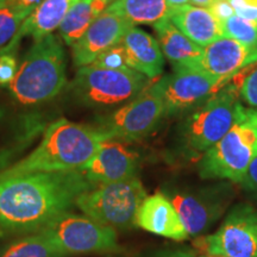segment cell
Here are the masks:
<instances>
[{
    "mask_svg": "<svg viewBox=\"0 0 257 257\" xmlns=\"http://www.w3.org/2000/svg\"><path fill=\"white\" fill-rule=\"evenodd\" d=\"M216 2L217 0H189V3H191L192 5L199 6V8H205V9H210Z\"/></svg>",
    "mask_w": 257,
    "mask_h": 257,
    "instance_id": "cell-33",
    "label": "cell"
},
{
    "mask_svg": "<svg viewBox=\"0 0 257 257\" xmlns=\"http://www.w3.org/2000/svg\"><path fill=\"white\" fill-rule=\"evenodd\" d=\"M136 226L154 234L174 240H185L189 237L178 211L162 193L149 195L138 208Z\"/></svg>",
    "mask_w": 257,
    "mask_h": 257,
    "instance_id": "cell-16",
    "label": "cell"
},
{
    "mask_svg": "<svg viewBox=\"0 0 257 257\" xmlns=\"http://www.w3.org/2000/svg\"><path fill=\"white\" fill-rule=\"evenodd\" d=\"M168 18L182 34L200 47L224 37L221 22L208 9L192 4L182 5L170 10Z\"/></svg>",
    "mask_w": 257,
    "mask_h": 257,
    "instance_id": "cell-20",
    "label": "cell"
},
{
    "mask_svg": "<svg viewBox=\"0 0 257 257\" xmlns=\"http://www.w3.org/2000/svg\"><path fill=\"white\" fill-rule=\"evenodd\" d=\"M221 29L224 37L232 38L249 46L257 44V22L233 15L221 22Z\"/></svg>",
    "mask_w": 257,
    "mask_h": 257,
    "instance_id": "cell-26",
    "label": "cell"
},
{
    "mask_svg": "<svg viewBox=\"0 0 257 257\" xmlns=\"http://www.w3.org/2000/svg\"><path fill=\"white\" fill-rule=\"evenodd\" d=\"M79 0H43L25 19L17 34L0 53H14L24 37L31 36L35 41L49 35L62 23L70 9Z\"/></svg>",
    "mask_w": 257,
    "mask_h": 257,
    "instance_id": "cell-19",
    "label": "cell"
},
{
    "mask_svg": "<svg viewBox=\"0 0 257 257\" xmlns=\"http://www.w3.org/2000/svg\"><path fill=\"white\" fill-rule=\"evenodd\" d=\"M230 83L238 91L242 102L248 105V107L257 110V62L239 70L233 75Z\"/></svg>",
    "mask_w": 257,
    "mask_h": 257,
    "instance_id": "cell-25",
    "label": "cell"
},
{
    "mask_svg": "<svg viewBox=\"0 0 257 257\" xmlns=\"http://www.w3.org/2000/svg\"><path fill=\"white\" fill-rule=\"evenodd\" d=\"M15 2L17 3L19 6H22V8L30 10L32 12L42 2H43V0H15Z\"/></svg>",
    "mask_w": 257,
    "mask_h": 257,
    "instance_id": "cell-32",
    "label": "cell"
},
{
    "mask_svg": "<svg viewBox=\"0 0 257 257\" xmlns=\"http://www.w3.org/2000/svg\"><path fill=\"white\" fill-rule=\"evenodd\" d=\"M148 197L140 179L92 185L76 199L75 206L96 223L124 230L134 226L141 204Z\"/></svg>",
    "mask_w": 257,
    "mask_h": 257,
    "instance_id": "cell-6",
    "label": "cell"
},
{
    "mask_svg": "<svg viewBox=\"0 0 257 257\" xmlns=\"http://www.w3.org/2000/svg\"><path fill=\"white\" fill-rule=\"evenodd\" d=\"M91 186L80 170L0 175V232L40 231Z\"/></svg>",
    "mask_w": 257,
    "mask_h": 257,
    "instance_id": "cell-1",
    "label": "cell"
},
{
    "mask_svg": "<svg viewBox=\"0 0 257 257\" xmlns=\"http://www.w3.org/2000/svg\"><path fill=\"white\" fill-rule=\"evenodd\" d=\"M239 17L257 22V0H227Z\"/></svg>",
    "mask_w": 257,
    "mask_h": 257,
    "instance_id": "cell-29",
    "label": "cell"
},
{
    "mask_svg": "<svg viewBox=\"0 0 257 257\" xmlns=\"http://www.w3.org/2000/svg\"><path fill=\"white\" fill-rule=\"evenodd\" d=\"M257 155V110L244 105L226 135L199 160L198 172L205 180L239 184Z\"/></svg>",
    "mask_w": 257,
    "mask_h": 257,
    "instance_id": "cell-5",
    "label": "cell"
},
{
    "mask_svg": "<svg viewBox=\"0 0 257 257\" xmlns=\"http://www.w3.org/2000/svg\"><path fill=\"white\" fill-rule=\"evenodd\" d=\"M239 185L245 189L246 192L252 193L257 195V155L253 157L251 162L244 174L242 181Z\"/></svg>",
    "mask_w": 257,
    "mask_h": 257,
    "instance_id": "cell-30",
    "label": "cell"
},
{
    "mask_svg": "<svg viewBox=\"0 0 257 257\" xmlns=\"http://www.w3.org/2000/svg\"><path fill=\"white\" fill-rule=\"evenodd\" d=\"M0 257H64L41 232L15 240L0 251Z\"/></svg>",
    "mask_w": 257,
    "mask_h": 257,
    "instance_id": "cell-23",
    "label": "cell"
},
{
    "mask_svg": "<svg viewBox=\"0 0 257 257\" xmlns=\"http://www.w3.org/2000/svg\"><path fill=\"white\" fill-rule=\"evenodd\" d=\"M169 5L166 0H114L106 11L115 14L131 24H155L169 17Z\"/></svg>",
    "mask_w": 257,
    "mask_h": 257,
    "instance_id": "cell-22",
    "label": "cell"
},
{
    "mask_svg": "<svg viewBox=\"0 0 257 257\" xmlns=\"http://www.w3.org/2000/svg\"><path fill=\"white\" fill-rule=\"evenodd\" d=\"M18 62L14 53H0V86H10L16 78Z\"/></svg>",
    "mask_w": 257,
    "mask_h": 257,
    "instance_id": "cell-28",
    "label": "cell"
},
{
    "mask_svg": "<svg viewBox=\"0 0 257 257\" xmlns=\"http://www.w3.org/2000/svg\"><path fill=\"white\" fill-rule=\"evenodd\" d=\"M231 80L219 79L201 69L174 70L157 81L166 115L185 113L224 88Z\"/></svg>",
    "mask_w": 257,
    "mask_h": 257,
    "instance_id": "cell-10",
    "label": "cell"
},
{
    "mask_svg": "<svg viewBox=\"0 0 257 257\" xmlns=\"http://www.w3.org/2000/svg\"><path fill=\"white\" fill-rule=\"evenodd\" d=\"M210 255L220 257H257V208L236 205L216 232L205 237Z\"/></svg>",
    "mask_w": 257,
    "mask_h": 257,
    "instance_id": "cell-11",
    "label": "cell"
},
{
    "mask_svg": "<svg viewBox=\"0 0 257 257\" xmlns=\"http://www.w3.org/2000/svg\"><path fill=\"white\" fill-rule=\"evenodd\" d=\"M165 115V102L155 82L95 126L108 140L133 142L152 134Z\"/></svg>",
    "mask_w": 257,
    "mask_h": 257,
    "instance_id": "cell-9",
    "label": "cell"
},
{
    "mask_svg": "<svg viewBox=\"0 0 257 257\" xmlns=\"http://www.w3.org/2000/svg\"><path fill=\"white\" fill-rule=\"evenodd\" d=\"M6 2H8V0H0V5H3V4H4V3H6Z\"/></svg>",
    "mask_w": 257,
    "mask_h": 257,
    "instance_id": "cell-36",
    "label": "cell"
},
{
    "mask_svg": "<svg viewBox=\"0 0 257 257\" xmlns=\"http://www.w3.org/2000/svg\"><path fill=\"white\" fill-rule=\"evenodd\" d=\"M226 185L214 186L200 191L175 192L169 200L178 211L189 236H198L210 229L229 205Z\"/></svg>",
    "mask_w": 257,
    "mask_h": 257,
    "instance_id": "cell-12",
    "label": "cell"
},
{
    "mask_svg": "<svg viewBox=\"0 0 257 257\" xmlns=\"http://www.w3.org/2000/svg\"><path fill=\"white\" fill-rule=\"evenodd\" d=\"M107 140L96 126L61 118L49 125L36 149L0 175L79 170Z\"/></svg>",
    "mask_w": 257,
    "mask_h": 257,
    "instance_id": "cell-2",
    "label": "cell"
},
{
    "mask_svg": "<svg viewBox=\"0 0 257 257\" xmlns=\"http://www.w3.org/2000/svg\"><path fill=\"white\" fill-rule=\"evenodd\" d=\"M112 2H114V0H110V3H112Z\"/></svg>",
    "mask_w": 257,
    "mask_h": 257,
    "instance_id": "cell-37",
    "label": "cell"
},
{
    "mask_svg": "<svg viewBox=\"0 0 257 257\" xmlns=\"http://www.w3.org/2000/svg\"><path fill=\"white\" fill-rule=\"evenodd\" d=\"M210 11L213 14L214 17H216L218 21L223 22L225 19L232 17L234 14V10L232 6L227 0H217L213 5L211 6Z\"/></svg>",
    "mask_w": 257,
    "mask_h": 257,
    "instance_id": "cell-31",
    "label": "cell"
},
{
    "mask_svg": "<svg viewBox=\"0 0 257 257\" xmlns=\"http://www.w3.org/2000/svg\"><path fill=\"white\" fill-rule=\"evenodd\" d=\"M140 161L136 154L117 140H107L79 170L92 185L111 184L136 178Z\"/></svg>",
    "mask_w": 257,
    "mask_h": 257,
    "instance_id": "cell-14",
    "label": "cell"
},
{
    "mask_svg": "<svg viewBox=\"0 0 257 257\" xmlns=\"http://www.w3.org/2000/svg\"><path fill=\"white\" fill-rule=\"evenodd\" d=\"M133 27L126 19L105 10L72 46L74 66L81 68L92 64L102 53L120 43Z\"/></svg>",
    "mask_w": 257,
    "mask_h": 257,
    "instance_id": "cell-13",
    "label": "cell"
},
{
    "mask_svg": "<svg viewBox=\"0 0 257 257\" xmlns=\"http://www.w3.org/2000/svg\"><path fill=\"white\" fill-rule=\"evenodd\" d=\"M150 81L146 75L128 67L108 69L88 64L78 69L70 88L83 105L111 107L133 100Z\"/></svg>",
    "mask_w": 257,
    "mask_h": 257,
    "instance_id": "cell-7",
    "label": "cell"
},
{
    "mask_svg": "<svg viewBox=\"0 0 257 257\" xmlns=\"http://www.w3.org/2000/svg\"><path fill=\"white\" fill-rule=\"evenodd\" d=\"M38 232L44 234L63 256L108 252L119 248L114 229L70 212L51 220Z\"/></svg>",
    "mask_w": 257,
    "mask_h": 257,
    "instance_id": "cell-8",
    "label": "cell"
},
{
    "mask_svg": "<svg viewBox=\"0 0 257 257\" xmlns=\"http://www.w3.org/2000/svg\"><path fill=\"white\" fill-rule=\"evenodd\" d=\"M110 4V0H79L59 27L66 44L72 47Z\"/></svg>",
    "mask_w": 257,
    "mask_h": 257,
    "instance_id": "cell-21",
    "label": "cell"
},
{
    "mask_svg": "<svg viewBox=\"0 0 257 257\" xmlns=\"http://www.w3.org/2000/svg\"><path fill=\"white\" fill-rule=\"evenodd\" d=\"M30 15V10L19 6L15 0H8L0 5V50L14 40L18 29Z\"/></svg>",
    "mask_w": 257,
    "mask_h": 257,
    "instance_id": "cell-24",
    "label": "cell"
},
{
    "mask_svg": "<svg viewBox=\"0 0 257 257\" xmlns=\"http://www.w3.org/2000/svg\"><path fill=\"white\" fill-rule=\"evenodd\" d=\"M166 2L170 9H175L179 8V6L189 4V0H166Z\"/></svg>",
    "mask_w": 257,
    "mask_h": 257,
    "instance_id": "cell-34",
    "label": "cell"
},
{
    "mask_svg": "<svg viewBox=\"0 0 257 257\" xmlns=\"http://www.w3.org/2000/svg\"><path fill=\"white\" fill-rule=\"evenodd\" d=\"M92 64L93 66L108 69H120L127 67L126 61H125L124 48L121 46V43H118L117 46L106 50L100 56L96 57V60Z\"/></svg>",
    "mask_w": 257,
    "mask_h": 257,
    "instance_id": "cell-27",
    "label": "cell"
},
{
    "mask_svg": "<svg viewBox=\"0 0 257 257\" xmlns=\"http://www.w3.org/2000/svg\"><path fill=\"white\" fill-rule=\"evenodd\" d=\"M244 107L238 91L229 82L186 115L178 137L182 155L201 157L230 130Z\"/></svg>",
    "mask_w": 257,
    "mask_h": 257,
    "instance_id": "cell-4",
    "label": "cell"
},
{
    "mask_svg": "<svg viewBox=\"0 0 257 257\" xmlns=\"http://www.w3.org/2000/svg\"><path fill=\"white\" fill-rule=\"evenodd\" d=\"M66 53L53 34L38 38L25 54L9 86L16 100L36 105L51 100L66 86Z\"/></svg>",
    "mask_w": 257,
    "mask_h": 257,
    "instance_id": "cell-3",
    "label": "cell"
},
{
    "mask_svg": "<svg viewBox=\"0 0 257 257\" xmlns=\"http://www.w3.org/2000/svg\"><path fill=\"white\" fill-rule=\"evenodd\" d=\"M154 29L163 56L168 59L174 70L201 69L204 47L189 40L168 17L154 24Z\"/></svg>",
    "mask_w": 257,
    "mask_h": 257,
    "instance_id": "cell-18",
    "label": "cell"
},
{
    "mask_svg": "<svg viewBox=\"0 0 257 257\" xmlns=\"http://www.w3.org/2000/svg\"><path fill=\"white\" fill-rule=\"evenodd\" d=\"M128 68L154 80L162 74L165 56L155 37L138 28H130L121 40Z\"/></svg>",
    "mask_w": 257,
    "mask_h": 257,
    "instance_id": "cell-17",
    "label": "cell"
},
{
    "mask_svg": "<svg viewBox=\"0 0 257 257\" xmlns=\"http://www.w3.org/2000/svg\"><path fill=\"white\" fill-rule=\"evenodd\" d=\"M257 62V44H244L220 37L204 47L201 69L219 79L231 80L239 70Z\"/></svg>",
    "mask_w": 257,
    "mask_h": 257,
    "instance_id": "cell-15",
    "label": "cell"
},
{
    "mask_svg": "<svg viewBox=\"0 0 257 257\" xmlns=\"http://www.w3.org/2000/svg\"><path fill=\"white\" fill-rule=\"evenodd\" d=\"M200 257H220V256H216V255H210V253H208V255H205V256H200Z\"/></svg>",
    "mask_w": 257,
    "mask_h": 257,
    "instance_id": "cell-35",
    "label": "cell"
}]
</instances>
